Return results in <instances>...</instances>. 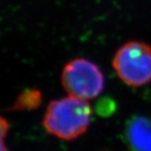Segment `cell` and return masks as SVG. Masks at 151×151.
Listing matches in <instances>:
<instances>
[{
  "instance_id": "1",
  "label": "cell",
  "mask_w": 151,
  "mask_h": 151,
  "mask_svg": "<svg viewBox=\"0 0 151 151\" xmlns=\"http://www.w3.org/2000/svg\"><path fill=\"white\" fill-rule=\"evenodd\" d=\"M91 115V106L87 100L68 96L48 104L42 123L49 134L73 140L88 130Z\"/></svg>"
},
{
  "instance_id": "5",
  "label": "cell",
  "mask_w": 151,
  "mask_h": 151,
  "mask_svg": "<svg viewBox=\"0 0 151 151\" xmlns=\"http://www.w3.org/2000/svg\"><path fill=\"white\" fill-rule=\"evenodd\" d=\"M40 103V93L37 91H27L19 96L14 105V109H24L36 107Z\"/></svg>"
},
{
  "instance_id": "6",
  "label": "cell",
  "mask_w": 151,
  "mask_h": 151,
  "mask_svg": "<svg viewBox=\"0 0 151 151\" xmlns=\"http://www.w3.org/2000/svg\"><path fill=\"white\" fill-rule=\"evenodd\" d=\"M8 130V124L5 120V118H1V151H7L6 145H5V137L7 134Z\"/></svg>"
},
{
  "instance_id": "3",
  "label": "cell",
  "mask_w": 151,
  "mask_h": 151,
  "mask_svg": "<svg viewBox=\"0 0 151 151\" xmlns=\"http://www.w3.org/2000/svg\"><path fill=\"white\" fill-rule=\"evenodd\" d=\"M61 83L68 96L88 100L103 91L105 78L95 63L86 58H75L64 66Z\"/></svg>"
},
{
  "instance_id": "2",
  "label": "cell",
  "mask_w": 151,
  "mask_h": 151,
  "mask_svg": "<svg viewBox=\"0 0 151 151\" xmlns=\"http://www.w3.org/2000/svg\"><path fill=\"white\" fill-rule=\"evenodd\" d=\"M113 68L125 84L141 87L151 81V47L140 41H129L118 48Z\"/></svg>"
},
{
  "instance_id": "4",
  "label": "cell",
  "mask_w": 151,
  "mask_h": 151,
  "mask_svg": "<svg viewBox=\"0 0 151 151\" xmlns=\"http://www.w3.org/2000/svg\"><path fill=\"white\" fill-rule=\"evenodd\" d=\"M124 141L130 151H151V116H132L126 123Z\"/></svg>"
}]
</instances>
